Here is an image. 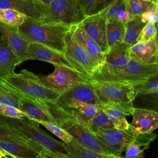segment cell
I'll list each match as a JSON object with an SVG mask.
<instances>
[{
  "label": "cell",
  "mask_w": 158,
  "mask_h": 158,
  "mask_svg": "<svg viewBox=\"0 0 158 158\" xmlns=\"http://www.w3.org/2000/svg\"><path fill=\"white\" fill-rule=\"evenodd\" d=\"M71 26L62 23H45L26 17L24 22L17 27V31L28 43H40L64 53L65 36Z\"/></svg>",
  "instance_id": "obj_1"
},
{
  "label": "cell",
  "mask_w": 158,
  "mask_h": 158,
  "mask_svg": "<svg viewBox=\"0 0 158 158\" xmlns=\"http://www.w3.org/2000/svg\"><path fill=\"white\" fill-rule=\"evenodd\" d=\"M0 122L19 133L40 152L45 149L66 153L64 143L56 140L43 131L35 120L27 117L14 118L0 115Z\"/></svg>",
  "instance_id": "obj_2"
},
{
  "label": "cell",
  "mask_w": 158,
  "mask_h": 158,
  "mask_svg": "<svg viewBox=\"0 0 158 158\" xmlns=\"http://www.w3.org/2000/svg\"><path fill=\"white\" fill-rule=\"evenodd\" d=\"M86 81L94 89L101 104L114 105L120 108L126 115L133 114L135 110L133 102L138 94L131 85L90 78Z\"/></svg>",
  "instance_id": "obj_3"
},
{
  "label": "cell",
  "mask_w": 158,
  "mask_h": 158,
  "mask_svg": "<svg viewBox=\"0 0 158 158\" xmlns=\"http://www.w3.org/2000/svg\"><path fill=\"white\" fill-rule=\"evenodd\" d=\"M31 2L41 15L39 20L43 22L72 25L85 17L77 0H51L48 4L35 1Z\"/></svg>",
  "instance_id": "obj_4"
},
{
  "label": "cell",
  "mask_w": 158,
  "mask_h": 158,
  "mask_svg": "<svg viewBox=\"0 0 158 158\" xmlns=\"http://www.w3.org/2000/svg\"><path fill=\"white\" fill-rule=\"evenodd\" d=\"M158 75V64H148L130 57L120 69L108 73H94L90 78L134 85Z\"/></svg>",
  "instance_id": "obj_5"
},
{
  "label": "cell",
  "mask_w": 158,
  "mask_h": 158,
  "mask_svg": "<svg viewBox=\"0 0 158 158\" xmlns=\"http://www.w3.org/2000/svg\"><path fill=\"white\" fill-rule=\"evenodd\" d=\"M1 78L23 96L30 99L55 101L60 95L43 85L38 75L26 69H22L19 73H14Z\"/></svg>",
  "instance_id": "obj_6"
},
{
  "label": "cell",
  "mask_w": 158,
  "mask_h": 158,
  "mask_svg": "<svg viewBox=\"0 0 158 158\" xmlns=\"http://www.w3.org/2000/svg\"><path fill=\"white\" fill-rule=\"evenodd\" d=\"M64 55L72 67L89 78L103 65L94 59L76 40L71 28L65 36Z\"/></svg>",
  "instance_id": "obj_7"
},
{
  "label": "cell",
  "mask_w": 158,
  "mask_h": 158,
  "mask_svg": "<svg viewBox=\"0 0 158 158\" xmlns=\"http://www.w3.org/2000/svg\"><path fill=\"white\" fill-rule=\"evenodd\" d=\"M54 72L47 75H38L41 83L52 91L61 94L74 85L86 81L89 77L64 65L54 64Z\"/></svg>",
  "instance_id": "obj_8"
},
{
  "label": "cell",
  "mask_w": 158,
  "mask_h": 158,
  "mask_svg": "<svg viewBox=\"0 0 158 158\" xmlns=\"http://www.w3.org/2000/svg\"><path fill=\"white\" fill-rule=\"evenodd\" d=\"M59 127L65 129L76 141L89 150L114 157H122L117 156L106 146L94 133L89 131L84 125L76 122L74 120H66Z\"/></svg>",
  "instance_id": "obj_9"
},
{
  "label": "cell",
  "mask_w": 158,
  "mask_h": 158,
  "mask_svg": "<svg viewBox=\"0 0 158 158\" xmlns=\"http://www.w3.org/2000/svg\"><path fill=\"white\" fill-rule=\"evenodd\" d=\"M109 6L97 14L85 17L81 21L85 32L96 42L104 54L108 50L106 40V14Z\"/></svg>",
  "instance_id": "obj_10"
},
{
  "label": "cell",
  "mask_w": 158,
  "mask_h": 158,
  "mask_svg": "<svg viewBox=\"0 0 158 158\" xmlns=\"http://www.w3.org/2000/svg\"><path fill=\"white\" fill-rule=\"evenodd\" d=\"M74 101L101 104L94 89L87 81L74 85L67 91L60 94L54 102L59 106H64Z\"/></svg>",
  "instance_id": "obj_11"
},
{
  "label": "cell",
  "mask_w": 158,
  "mask_h": 158,
  "mask_svg": "<svg viewBox=\"0 0 158 158\" xmlns=\"http://www.w3.org/2000/svg\"><path fill=\"white\" fill-rule=\"evenodd\" d=\"M131 45L124 42H118L108 48L105 54V61L95 73H108L122 69L128 62Z\"/></svg>",
  "instance_id": "obj_12"
},
{
  "label": "cell",
  "mask_w": 158,
  "mask_h": 158,
  "mask_svg": "<svg viewBox=\"0 0 158 158\" xmlns=\"http://www.w3.org/2000/svg\"><path fill=\"white\" fill-rule=\"evenodd\" d=\"M25 60H41L49 62L52 65H62L74 69L64 53L58 52L40 43H28L25 52Z\"/></svg>",
  "instance_id": "obj_13"
},
{
  "label": "cell",
  "mask_w": 158,
  "mask_h": 158,
  "mask_svg": "<svg viewBox=\"0 0 158 158\" xmlns=\"http://www.w3.org/2000/svg\"><path fill=\"white\" fill-rule=\"evenodd\" d=\"M128 131L134 136L152 133L158 127V113L147 109L135 108Z\"/></svg>",
  "instance_id": "obj_14"
},
{
  "label": "cell",
  "mask_w": 158,
  "mask_h": 158,
  "mask_svg": "<svg viewBox=\"0 0 158 158\" xmlns=\"http://www.w3.org/2000/svg\"><path fill=\"white\" fill-rule=\"evenodd\" d=\"M94 133L106 146L118 156H122V152L136 136L128 130H120L114 128Z\"/></svg>",
  "instance_id": "obj_15"
},
{
  "label": "cell",
  "mask_w": 158,
  "mask_h": 158,
  "mask_svg": "<svg viewBox=\"0 0 158 158\" xmlns=\"http://www.w3.org/2000/svg\"><path fill=\"white\" fill-rule=\"evenodd\" d=\"M45 101L30 99L23 96L20 99L19 109L26 114L27 118L36 122L46 121L56 124V122L49 111Z\"/></svg>",
  "instance_id": "obj_16"
},
{
  "label": "cell",
  "mask_w": 158,
  "mask_h": 158,
  "mask_svg": "<svg viewBox=\"0 0 158 158\" xmlns=\"http://www.w3.org/2000/svg\"><path fill=\"white\" fill-rule=\"evenodd\" d=\"M129 55L130 57L145 64H158L157 36L148 42H138L131 46Z\"/></svg>",
  "instance_id": "obj_17"
},
{
  "label": "cell",
  "mask_w": 158,
  "mask_h": 158,
  "mask_svg": "<svg viewBox=\"0 0 158 158\" xmlns=\"http://www.w3.org/2000/svg\"><path fill=\"white\" fill-rule=\"evenodd\" d=\"M60 106L69 110L76 122L84 126H86L88 122L101 110L100 104L76 101H71L64 106Z\"/></svg>",
  "instance_id": "obj_18"
},
{
  "label": "cell",
  "mask_w": 158,
  "mask_h": 158,
  "mask_svg": "<svg viewBox=\"0 0 158 158\" xmlns=\"http://www.w3.org/2000/svg\"><path fill=\"white\" fill-rule=\"evenodd\" d=\"M0 33L21 62L25 61V56L28 42L24 40L18 33L17 27L6 25L0 22Z\"/></svg>",
  "instance_id": "obj_19"
},
{
  "label": "cell",
  "mask_w": 158,
  "mask_h": 158,
  "mask_svg": "<svg viewBox=\"0 0 158 158\" xmlns=\"http://www.w3.org/2000/svg\"><path fill=\"white\" fill-rule=\"evenodd\" d=\"M71 30L76 40L96 60L104 65L105 61V54L102 52L100 48L85 31L81 22L71 26Z\"/></svg>",
  "instance_id": "obj_20"
},
{
  "label": "cell",
  "mask_w": 158,
  "mask_h": 158,
  "mask_svg": "<svg viewBox=\"0 0 158 158\" xmlns=\"http://www.w3.org/2000/svg\"><path fill=\"white\" fill-rule=\"evenodd\" d=\"M21 63L7 42L0 36V78L15 73L16 66Z\"/></svg>",
  "instance_id": "obj_21"
},
{
  "label": "cell",
  "mask_w": 158,
  "mask_h": 158,
  "mask_svg": "<svg viewBox=\"0 0 158 158\" xmlns=\"http://www.w3.org/2000/svg\"><path fill=\"white\" fill-rule=\"evenodd\" d=\"M157 133H143L136 136L127 146L123 158H143L144 152L149 149L151 143L157 138Z\"/></svg>",
  "instance_id": "obj_22"
},
{
  "label": "cell",
  "mask_w": 158,
  "mask_h": 158,
  "mask_svg": "<svg viewBox=\"0 0 158 158\" xmlns=\"http://www.w3.org/2000/svg\"><path fill=\"white\" fill-rule=\"evenodd\" d=\"M0 148L17 158H36L40 152L30 145L20 141H0Z\"/></svg>",
  "instance_id": "obj_23"
},
{
  "label": "cell",
  "mask_w": 158,
  "mask_h": 158,
  "mask_svg": "<svg viewBox=\"0 0 158 158\" xmlns=\"http://www.w3.org/2000/svg\"><path fill=\"white\" fill-rule=\"evenodd\" d=\"M0 9L17 10L27 17L40 20L41 15L30 0H0Z\"/></svg>",
  "instance_id": "obj_24"
},
{
  "label": "cell",
  "mask_w": 158,
  "mask_h": 158,
  "mask_svg": "<svg viewBox=\"0 0 158 158\" xmlns=\"http://www.w3.org/2000/svg\"><path fill=\"white\" fill-rule=\"evenodd\" d=\"M100 108L111 120L114 128L128 130L130 123L126 118L127 115L120 108L107 103L100 104Z\"/></svg>",
  "instance_id": "obj_25"
},
{
  "label": "cell",
  "mask_w": 158,
  "mask_h": 158,
  "mask_svg": "<svg viewBox=\"0 0 158 158\" xmlns=\"http://www.w3.org/2000/svg\"><path fill=\"white\" fill-rule=\"evenodd\" d=\"M64 146L66 153L72 158H117L89 150L80 145L73 138L70 143H64Z\"/></svg>",
  "instance_id": "obj_26"
},
{
  "label": "cell",
  "mask_w": 158,
  "mask_h": 158,
  "mask_svg": "<svg viewBox=\"0 0 158 158\" xmlns=\"http://www.w3.org/2000/svg\"><path fill=\"white\" fill-rule=\"evenodd\" d=\"M125 23L117 20H106V40L108 48L118 42H123Z\"/></svg>",
  "instance_id": "obj_27"
},
{
  "label": "cell",
  "mask_w": 158,
  "mask_h": 158,
  "mask_svg": "<svg viewBox=\"0 0 158 158\" xmlns=\"http://www.w3.org/2000/svg\"><path fill=\"white\" fill-rule=\"evenodd\" d=\"M23 96L0 78V104L13 106L19 108L20 99Z\"/></svg>",
  "instance_id": "obj_28"
},
{
  "label": "cell",
  "mask_w": 158,
  "mask_h": 158,
  "mask_svg": "<svg viewBox=\"0 0 158 158\" xmlns=\"http://www.w3.org/2000/svg\"><path fill=\"white\" fill-rule=\"evenodd\" d=\"M145 24L141 20L140 16H136L133 19L126 22L123 42L131 46L136 44L137 38Z\"/></svg>",
  "instance_id": "obj_29"
},
{
  "label": "cell",
  "mask_w": 158,
  "mask_h": 158,
  "mask_svg": "<svg viewBox=\"0 0 158 158\" xmlns=\"http://www.w3.org/2000/svg\"><path fill=\"white\" fill-rule=\"evenodd\" d=\"M114 0H77L79 7L85 17L97 14L109 6Z\"/></svg>",
  "instance_id": "obj_30"
},
{
  "label": "cell",
  "mask_w": 158,
  "mask_h": 158,
  "mask_svg": "<svg viewBox=\"0 0 158 158\" xmlns=\"http://www.w3.org/2000/svg\"><path fill=\"white\" fill-rule=\"evenodd\" d=\"M85 127L93 133L114 128L111 120L101 109L88 122Z\"/></svg>",
  "instance_id": "obj_31"
},
{
  "label": "cell",
  "mask_w": 158,
  "mask_h": 158,
  "mask_svg": "<svg viewBox=\"0 0 158 158\" xmlns=\"http://www.w3.org/2000/svg\"><path fill=\"white\" fill-rule=\"evenodd\" d=\"M26 16L20 12L10 9H0V22L12 27H18L25 20Z\"/></svg>",
  "instance_id": "obj_32"
},
{
  "label": "cell",
  "mask_w": 158,
  "mask_h": 158,
  "mask_svg": "<svg viewBox=\"0 0 158 158\" xmlns=\"http://www.w3.org/2000/svg\"><path fill=\"white\" fill-rule=\"evenodd\" d=\"M137 94H154L158 91V75L132 86Z\"/></svg>",
  "instance_id": "obj_33"
},
{
  "label": "cell",
  "mask_w": 158,
  "mask_h": 158,
  "mask_svg": "<svg viewBox=\"0 0 158 158\" xmlns=\"http://www.w3.org/2000/svg\"><path fill=\"white\" fill-rule=\"evenodd\" d=\"M38 123L44 126L50 132L58 137L61 141H63L64 143H69L73 139L72 135L69 134L65 129L61 128L54 123L46 121H39Z\"/></svg>",
  "instance_id": "obj_34"
},
{
  "label": "cell",
  "mask_w": 158,
  "mask_h": 158,
  "mask_svg": "<svg viewBox=\"0 0 158 158\" xmlns=\"http://www.w3.org/2000/svg\"><path fill=\"white\" fill-rule=\"evenodd\" d=\"M0 141L23 142V143H25L30 145L33 148H35L29 141H28L23 137H22L19 133H18L15 130L9 128L8 127L6 126L5 125L2 124L1 122H0ZM36 150H38V149H36Z\"/></svg>",
  "instance_id": "obj_35"
},
{
  "label": "cell",
  "mask_w": 158,
  "mask_h": 158,
  "mask_svg": "<svg viewBox=\"0 0 158 158\" xmlns=\"http://www.w3.org/2000/svg\"><path fill=\"white\" fill-rule=\"evenodd\" d=\"M151 3L143 0H125V9L133 16H140Z\"/></svg>",
  "instance_id": "obj_36"
},
{
  "label": "cell",
  "mask_w": 158,
  "mask_h": 158,
  "mask_svg": "<svg viewBox=\"0 0 158 158\" xmlns=\"http://www.w3.org/2000/svg\"><path fill=\"white\" fill-rule=\"evenodd\" d=\"M140 18L143 23H156L158 20V0L151 2L140 15Z\"/></svg>",
  "instance_id": "obj_37"
},
{
  "label": "cell",
  "mask_w": 158,
  "mask_h": 158,
  "mask_svg": "<svg viewBox=\"0 0 158 158\" xmlns=\"http://www.w3.org/2000/svg\"><path fill=\"white\" fill-rule=\"evenodd\" d=\"M156 36H157V28L156 23L148 22L145 24L143 28L141 31L139 36L137 38L136 41L137 43L148 42Z\"/></svg>",
  "instance_id": "obj_38"
},
{
  "label": "cell",
  "mask_w": 158,
  "mask_h": 158,
  "mask_svg": "<svg viewBox=\"0 0 158 158\" xmlns=\"http://www.w3.org/2000/svg\"><path fill=\"white\" fill-rule=\"evenodd\" d=\"M0 115L14 118H27L26 114L20 110L19 108L5 104H0Z\"/></svg>",
  "instance_id": "obj_39"
},
{
  "label": "cell",
  "mask_w": 158,
  "mask_h": 158,
  "mask_svg": "<svg viewBox=\"0 0 158 158\" xmlns=\"http://www.w3.org/2000/svg\"><path fill=\"white\" fill-rule=\"evenodd\" d=\"M125 9V0H114L109 6L106 14L107 19L117 20V16L119 12Z\"/></svg>",
  "instance_id": "obj_40"
},
{
  "label": "cell",
  "mask_w": 158,
  "mask_h": 158,
  "mask_svg": "<svg viewBox=\"0 0 158 158\" xmlns=\"http://www.w3.org/2000/svg\"><path fill=\"white\" fill-rule=\"evenodd\" d=\"M36 158H72L68 154L54 152L47 149H43L39 152Z\"/></svg>",
  "instance_id": "obj_41"
},
{
  "label": "cell",
  "mask_w": 158,
  "mask_h": 158,
  "mask_svg": "<svg viewBox=\"0 0 158 158\" xmlns=\"http://www.w3.org/2000/svg\"><path fill=\"white\" fill-rule=\"evenodd\" d=\"M136 16L132 15L130 12H128L126 9H125V10H122L118 12V14H117V20L120 22L126 23L132 19H133Z\"/></svg>",
  "instance_id": "obj_42"
},
{
  "label": "cell",
  "mask_w": 158,
  "mask_h": 158,
  "mask_svg": "<svg viewBox=\"0 0 158 158\" xmlns=\"http://www.w3.org/2000/svg\"><path fill=\"white\" fill-rule=\"evenodd\" d=\"M31 1H38V2H40L42 4H49V2H51V0H30Z\"/></svg>",
  "instance_id": "obj_43"
},
{
  "label": "cell",
  "mask_w": 158,
  "mask_h": 158,
  "mask_svg": "<svg viewBox=\"0 0 158 158\" xmlns=\"http://www.w3.org/2000/svg\"><path fill=\"white\" fill-rule=\"evenodd\" d=\"M6 154H7V153H6L5 151H4L3 150H2V149L0 148V158H2L3 156H5Z\"/></svg>",
  "instance_id": "obj_44"
},
{
  "label": "cell",
  "mask_w": 158,
  "mask_h": 158,
  "mask_svg": "<svg viewBox=\"0 0 158 158\" xmlns=\"http://www.w3.org/2000/svg\"><path fill=\"white\" fill-rule=\"evenodd\" d=\"M2 158H17V157H14V156H12L10 154H6L5 156H3Z\"/></svg>",
  "instance_id": "obj_45"
},
{
  "label": "cell",
  "mask_w": 158,
  "mask_h": 158,
  "mask_svg": "<svg viewBox=\"0 0 158 158\" xmlns=\"http://www.w3.org/2000/svg\"><path fill=\"white\" fill-rule=\"evenodd\" d=\"M143 1H148V2H154V1H156V0H143Z\"/></svg>",
  "instance_id": "obj_46"
}]
</instances>
